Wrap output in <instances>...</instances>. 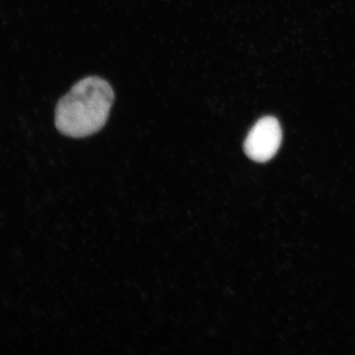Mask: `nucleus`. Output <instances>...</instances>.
<instances>
[{
	"label": "nucleus",
	"mask_w": 355,
	"mask_h": 355,
	"mask_svg": "<svg viewBox=\"0 0 355 355\" xmlns=\"http://www.w3.org/2000/svg\"><path fill=\"white\" fill-rule=\"evenodd\" d=\"M282 130L276 118L266 116L255 123L244 141V152L252 161L266 162L281 146Z\"/></svg>",
	"instance_id": "obj_2"
},
{
	"label": "nucleus",
	"mask_w": 355,
	"mask_h": 355,
	"mask_svg": "<svg viewBox=\"0 0 355 355\" xmlns=\"http://www.w3.org/2000/svg\"><path fill=\"white\" fill-rule=\"evenodd\" d=\"M114 101V92L106 80L92 76L78 82L58 102L55 126L62 135L83 139L105 125Z\"/></svg>",
	"instance_id": "obj_1"
}]
</instances>
